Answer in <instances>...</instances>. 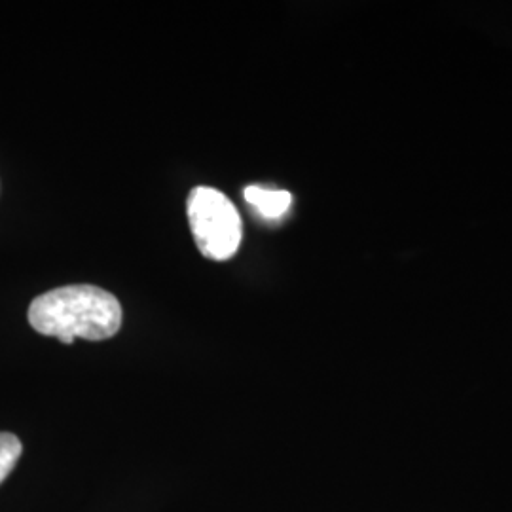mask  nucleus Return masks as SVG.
Wrapping results in <instances>:
<instances>
[{"instance_id":"f257e3e1","label":"nucleus","mask_w":512,"mask_h":512,"mask_svg":"<svg viewBox=\"0 0 512 512\" xmlns=\"http://www.w3.org/2000/svg\"><path fill=\"white\" fill-rule=\"evenodd\" d=\"M29 323L63 344H73L74 338L101 342L122 327V306L99 287L69 285L37 296L29 306Z\"/></svg>"},{"instance_id":"f03ea898","label":"nucleus","mask_w":512,"mask_h":512,"mask_svg":"<svg viewBox=\"0 0 512 512\" xmlns=\"http://www.w3.org/2000/svg\"><path fill=\"white\" fill-rule=\"evenodd\" d=\"M186 213L205 258L228 260L238 253L243 228L238 209L228 196L209 186H196L188 196Z\"/></svg>"},{"instance_id":"7ed1b4c3","label":"nucleus","mask_w":512,"mask_h":512,"mask_svg":"<svg viewBox=\"0 0 512 512\" xmlns=\"http://www.w3.org/2000/svg\"><path fill=\"white\" fill-rule=\"evenodd\" d=\"M245 200L253 205L256 213L264 219H281L291 203L293 196L287 190H275V188H264V186H247L245 188Z\"/></svg>"},{"instance_id":"20e7f679","label":"nucleus","mask_w":512,"mask_h":512,"mask_svg":"<svg viewBox=\"0 0 512 512\" xmlns=\"http://www.w3.org/2000/svg\"><path fill=\"white\" fill-rule=\"evenodd\" d=\"M21 440L12 433H0V484L14 471L21 458Z\"/></svg>"}]
</instances>
